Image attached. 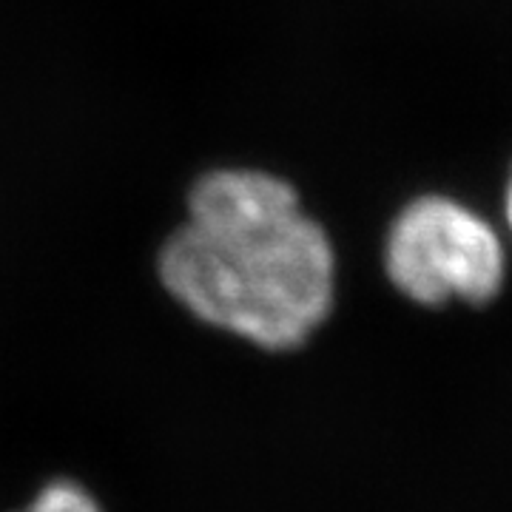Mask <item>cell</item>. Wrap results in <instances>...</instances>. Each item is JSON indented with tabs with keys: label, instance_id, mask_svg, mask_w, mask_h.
Instances as JSON below:
<instances>
[{
	"label": "cell",
	"instance_id": "1",
	"mask_svg": "<svg viewBox=\"0 0 512 512\" xmlns=\"http://www.w3.org/2000/svg\"><path fill=\"white\" fill-rule=\"evenodd\" d=\"M165 291L205 325L262 350L305 345L333 308L328 234L288 180L217 168L188 197V222L165 239Z\"/></svg>",
	"mask_w": 512,
	"mask_h": 512
},
{
	"label": "cell",
	"instance_id": "2",
	"mask_svg": "<svg viewBox=\"0 0 512 512\" xmlns=\"http://www.w3.org/2000/svg\"><path fill=\"white\" fill-rule=\"evenodd\" d=\"M384 274L424 308L487 305L504 288L507 248L476 208L424 194L407 202L384 237Z\"/></svg>",
	"mask_w": 512,
	"mask_h": 512
},
{
	"label": "cell",
	"instance_id": "3",
	"mask_svg": "<svg viewBox=\"0 0 512 512\" xmlns=\"http://www.w3.org/2000/svg\"><path fill=\"white\" fill-rule=\"evenodd\" d=\"M23 512H103L80 481L74 478H55L49 481L37 498Z\"/></svg>",
	"mask_w": 512,
	"mask_h": 512
},
{
	"label": "cell",
	"instance_id": "4",
	"mask_svg": "<svg viewBox=\"0 0 512 512\" xmlns=\"http://www.w3.org/2000/svg\"><path fill=\"white\" fill-rule=\"evenodd\" d=\"M504 220H507V228L512 234V174L507 180V191H504Z\"/></svg>",
	"mask_w": 512,
	"mask_h": 512
}]
</instances>
